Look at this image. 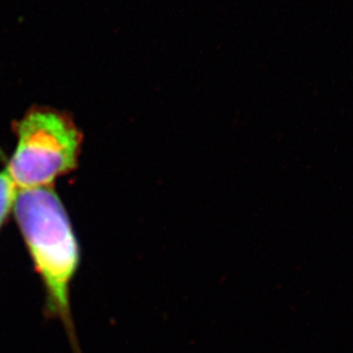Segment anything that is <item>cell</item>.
<instances>
[{"instance_id": "obj_1", "label": "cell", "mask_w": 353, "mask_h": 353, "mask_svg": "<svg viewBox=\"0 0 353 353\" xmlns=\"http://www.w3.org/2000/svg\"><path fill=\"white\" fill-rule=\"evenodd\" d=\"M14 216L46 292L45 316L63 325L72 353H83L72 319L70 287L81 248L54 186L17 190Z\"/></svg>"}, {"instance_id": "obj_2", "label": "cell", "mask_w": 353, "mask_h": 353, "mask_svg": "<svg viewBox=\"0 0 353 353\" xmlns=\"http://www.w3.org/2000/svg\"><path fill=\"white\" fill-rule=\"evenodd\" d=\"M17 143L6 170L17 190L54 186L79 167L83 134L69 116L32 108L15 124Z\"/></svg>"}, {"instance_id": "obj_3", "label": "cell", "mask_w": 353, "mask_h": 353, "mask_svg": "<svg viewBox=\"0 0 353 353\" xmlns=\"http://www.w3.org/2000/svg\"><path fill=\"white\" fill-rule=\"evenodd\" d=\"M17 188L7 170L0 171V228L13 210Z\"/></svg>"}]
</instances>
